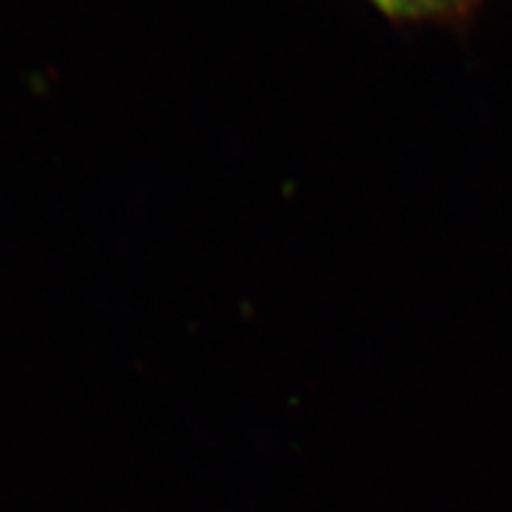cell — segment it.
Listing matches in <instances>:
<instances>
[{
	"label": "cell",
	"mask_w": 512,
	"mask_h": 512,
	"mask_svg": "<svg viewBox=\"0 0 512 512\" xmlns=\"http://www.w3.org/2000/svg\"><path fill=\"white\" fill-rule=\"evenodd\" d=\"M382 15L401 19V22H420V19H439L460 15L477 0H368Z\"/></svg>",
	"instance_id": "obj_1"
}]
</instances>
